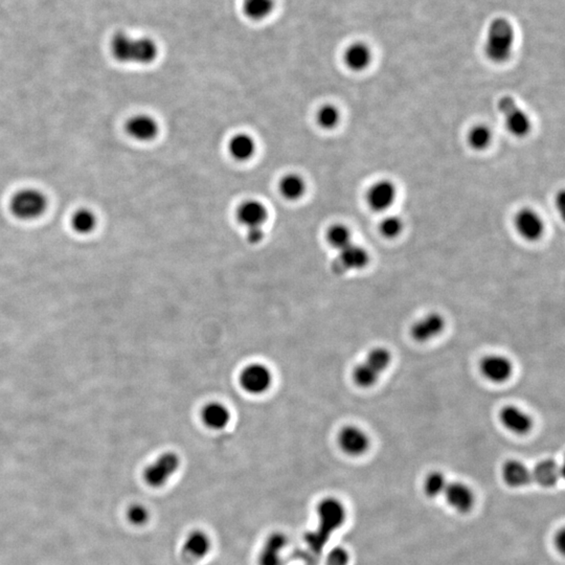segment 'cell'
<instances>
[{
  "mask_svg": "<svg viewBox=\"0 0 565 565\" xmlns=\"http://www.w3.org/2000/svg\"><path fill=\"white\" fill-rule=\"evenodd\" d=\"M396 193L395 186L391 181L382 180L377 182L369 190L366 196L369 206L374 211H386L395 201Z\"/></svg>",
  "mask_w": 565,
  "mask_h": 565,
  "instance_id": "cell-17",
  "label": "cell"
},
{
  "mask_svg": "<svg viewBox=\"0 0 565 565\" xmlns=\"http://www.w3.org/2000/svg\"><path fill=\"white\" fill-rule=\"evenodd\" d=\"M515 224L517 231L526 240L537 241L544 235V221L532 209H524L519 211Z\"/></svg>",
  "mask_w": 565,
  "mask_h": 565,
  "instance_id": "cell-16",
  "label": "cell"
},
{
  "mask_svg": "<svg viewBox=\"0 0 565 565\" xmlns=\"http://www.w3.org/2000/svg\"><path fill=\"white\" fill-rule=\"evenodd\" d=\"M319 526L306 535V542L312 551H319L327 544L334 531L341 528L346 519V510L339 499L328 497L317 506Z\"/></svg>",
  "mask_w": 565,
  "mask_h": 565,
  "instance_id": "cell-2",
  "label": "cell"
},
{
  "mask_svg": "<svg viewBox=\"0 0 565 565\" xmlns=\"http://www.w3.org/2000/svg\"><path fill=\"white\" fill-rule=\"evenodd\" d=\"M180 459L174 452H164L145 468L144 481L153 488L163 487L179 469Z\"/></svg>",
  "mask_w": 565,
  "mask_h": 565,
  "instance_id": "cell-6",
  "label": "cell"
},
{
  "mask_svg": "<svg viewBox=\"0 0 565 565\" xmlns=\"http://www.w3.org/2000/svg\"><path fill=\"white\" fill-rule=\"evenodd\" d=\"M499 419L504 426L513 434H529L533 429V420L526 411L514 405H506L499 413Z\"/></svg>",
  "mask_w": 565,
  "mask_h": 565,
  "instance_id": "cell-15",
  "label": "cell"
},
{
  "mask_svg": "<svg viewBox=\"0 0 565 565\" xmlns=\"http://www.w3.org/2000/svg\"><path fill=\"white\" fill-rule=\"evenodd\" d=\"M484 377L494 384H504L510 379L513 374V364L503 355H488L479 364Z\"/></svg>",
  "mask_w": 565,
  "mask_h": 565,
  "instance_id": "cell-11",
  "label": "cell"
},
{
  "mask_svg": "<svg viewBox=\"0 0 565 565\" xmlns=\"http://www.w3.org/2000/svg\"><path fill=\"white\" fill-rule=\"evenodd\" d=\"M47 197L36 189H24L15 193L10 201L11 213L17 219L31 221L38 219L46 211Z\"/></svg>",
  "mask_w": 565,
  "mask_h": 565,
  "instance_id": "cell-5",
  "label": "cell"
},
{
  "mask_svg": "<svg viewBox=\"0 0 565 565\" xmlns=\"http://www.w3.org/2000/svg\"><path fill=\"white\" fill-rule=\"evenodd\" d=\"M240 384L247 393L262 395L271 386L272 374L264 364H253L241 373Z\"/></svg>",
  "mask_w": 565,
  "mask_h": 565,
  "instance_id": "cell-8",
  "label": "cell"
},
{
  "mask_svg": "<svg viewBox=\"0 0 565 565\" xmlns=\"http://www.w3.org/2000/svg\"><path fill=\"white\" fill-rule=\"evenodd\" d=\"M287 544V538L282 533H274L267 538L260 556L259 564L260 565H282L281 551Z\"/></svg>",
  "mask_w": 565,
  "mask_h": 565,
  "instance_id": "cell-19",
  "label": "cell"
},
{
  "mask_svg": "<svg viewBox=\"0 0 565 565\" xmlns=\"http://www.w3.org/2000/svg\"><path fill=\"white\" fill-rule=\"evenodd\" d=\"M504 481L513 488H521L532 481V471L521 461L510 460L503 466Z\"/></svg>",
  "mask_w": 565,
  "mask_h": 565,
  "instance_id": "cell-20",
  "label": "cell"
},
{
  "mask_svg": "<svg viewBox=\"0 0 565 565\" xmlns=\"http://www.w3.org/2000/svg\"><path fill=\"white\" fill-rule=\"evenodd\" d=\"M211 550V539L204 531L196 530L191 532L184 544V553L190 559H202Z\"/></svg>",
  "mask_w": 565,
  "mask_h": 565,
  "instance_id": "cell-22",
  "label": "cell"
},
{
  "mask_svg": "<svg viewBox=\"0 0 565 565\" xmlns=\"http://www.w3.org/2000/svg\"><path fill=\"white\" fill-rule=\"evenodd\" d=\"M557 540H558L557 541L558 549H559V550H564V540H565L564 531H561V532H560V534L557 536Z\"/></svg>",
  "mask_w": 565,
  "mask_h": 565,
  "instance_id": "cell-37",
  "label": "cell"
},
{
  "mask_svg": "<svg viewBox=\"0 0 565 565\" xmlns=\"http://www.w3.org/2000/svg\"><path fill=\"white\" fill-rule=\"evenodd\" d=\"M514 41L515 31L512 24L506 18H495L488 28L486 56L494 63L506 62L512 56Z\"/></svg>",
  "mask_w": 565,
  "mask_h": 565,
  "instance_id": "cell-3",
  "label": "cell"
},
{
  "mask_svg": "<svg viewBox=\"0 0 565 565\" xmlns=\"http://www.w3.org/2000/svg\"><path fill=\"white\" fill-rule=\"evenodd\" d=\"M444 494L447 503L459 512H469L474 505V492L467 485L460 481L448 484Z\"/></svg>",
  "mask_w": 565,
  "mask_h": 565,
  "instance_id": "cell-18",
  "label": "cell"
},
{
  "mask_svg": "<svg viewBox=\"0 0 565 565\" xmlns=\"http://www.w3.org/2000/svg\"><path fill=\"white\" fill-rule=\"evenodd\" d=\"M402 221L397 217H387L380 224V233L386 238H395L402 231Z\"/></svg>",
  "mask_w": 565,
  "mask_h": 565,
  "instance_id": "cell-34",
  "label": "cell"
},
{
  "mask_svg": "<svg viewBox=\"0 0 565 565\" xmlns=\"http://www.w3.org/2000/svg\"><path fill=\"white\" fill-rule=\"evenodd\" d=\"M268 209L266 206L259 200L249 199L242 202L236 211V217L239 224L246 227V229L262 227L267 221Z\"/></svg>",
  "mask_w": 565,
  "mask_h": 565,
  "instance_id": "cell-12",
  "label": "cell"
},
{
  "mask_svg": "<svg viewBox=\"0 0 565 565\" xmlns=\"http://www.w3.org/2000/svg\"><path fill=\"white\" fill-rule=\"evenodd\" d=\"M447 481L442 472L434 471L427 476L425 479L424 489L426 494L431 497H436L444 494L447 488Z\"/></svg>",
  "mask_w": 565,
  "mask_h": 565,
  "instance_id": "cell-32",
  "label": "cell"
},
{
  "mask_svg": "<svg viewBox=\"0 0 565 565\" xmlns=\"http://www.w3.org/2000/svg\"><path fill=\"white\" fill-rule=\"evenodd\" d=\"M274 0H243V11L253 20H262L271 14Z\"/></svg>",
  "mask_w": 565,
  "mask_h": 565,
  "instance_id": "cell-28",
  "label": "cell"
},
{
  "mask_svg": "<svg viewBox=\"0 0 565 565\" xmlns=\"http://www.w3.org/2000/svg\"><path fill=\"white\" fill-rule=\"evenodd\" d=\"M316 119L319 125L324 129H333L341 121V112L335 106H323L317 112Z\"/></svg>",
  "mask_w": 565,
  "mask_h": 565,
  "instance_id": "cell-31",
  "label": "cell"
},
{
  "mask_svg": "<svg viewBox=\"0 0 565 565\" xmlns=\"http://www.w3.org/2000/svg\"><path fill=\"white\" fill-rule=\"evenodd\" d=\"M327 241L333 249L339 251L352 244V235L350 229L344 225H333L328 229Z\"/></svg>",
  "mask_w": 565,
  "mask_h": 565,
  "instance_id": "cell-29",
  "label": "cell"
},
{
  "mask_svg": "<svg viewBox=\"0 0 565 565\" xmlns=\"http://www.w3.org/2000/svg\"><path fill=\"white\" fill-rule=\"evenodd\" d=\"M126 132L135 141H151L159 134V125L156 119L148 114H137L128 119Z\"/></svg>",
  "mask_w": 565,
  "mask_h": 565,
  "instance_id": "cell-14",
  "label": "cell"
},
{
  "mask_svg": "<svg viewBox=\"0 0 565 565\" xmlns=\"http://www.w3.org/2000/svg\"><path fill=\"white\" fill-rule=\"evenodd\" d=\"M371 61H372V51L368 45L362 42L351 44L344 53V63L352 71H364L371 64Z\"/></svg>",
  "mask_w": 565,
  "mask_h": 565,
  "instance_id": "cell-23",
  "label": "cell"
},
{
  "mask_svg": "<svg viewBox=\"0 0 565 565\" xmlns=\"http://www.w3.org/2000/svg\"><path fill=\"white\" fill-rule=\"evenodd\" d=\"M109 49L112 57L124 64H151L159 55V47L152 39L135 38L125 33L116 34Z\"/></svg>",
  "mask_w": 565,
  "mask_h": 565,
  "instance_id": "cell-1",
  "label": "cell"
},
{
  "mask_svg": "<svg viewBox=\"0 0 565 565\" xmlns=\"http://www.w3.org/2000/svg\"><path fill=\"white\" fill-rule=\"evenodd\" d=\"M265 237V231H263V227H256V229H246V239L251 244H258Z\"/></svg>",
  "mask_w": 565,
  "mask_h": 565,
  "instance_id": "cell-36",
  "label": "cell"
},
{
  "mask_svg": "<svg viewBox=\"0 0 565 565\" xmlns=\"http://www.w3.org/2000/svg\"><path fill=\"white\" fill-rule=\"evenodd\" d=\"M328 565H346L349 564L348 551L342 548H335L329 553Z\"/></svg>",
  "mask_w": 565,
  "mask_h": 565,
  "instance_id": "cell-35",
  "label": "cell"
},
{
  "mask_svg": "<svg viewBox=\"0 0 565 565\" xmlns=\"http://www.w3.org/2000/svg\"><path fill=\"white\" fill-rule=\"evenodd\" d=\"M306 182L299 174H287L284 176L279 184L281 195L289 201L301 199L306 193Z\"/></svg>",
  "mask_w": 565,
  "mask_h": 565,
  "instance_id": "cell-26",
  "label": "cell"
},
{
  "mask_svg": "<svg viewBox=\"0 0 565 565\" xmlns=\"http://www.w3.org/2000/svg\"><path fill=\"white\" fill-rule=\"evenodd\" d=\"M339 444L349 456H358L366 454L370 447V438L364 431L354 425L344 427L339 434Z\"/></svg>",
  "mask_w": 565,
  "mask_h": 565,
  "instance_id": "cell-10",
  "label": "cell"
},
{
  "mask_svg": "<svg viewBox=\"0 0 565 565\" xmlns=\"http://www.w3.org/2000/svg\"><path fill=\"white\" fill-rule=\"evenodd\" d=\"M229 154L238 161H247L253 159L256 151L254 137L246 134L234 135L229 143Z\"/></svg>",
  "mask_w": 565,
  "mask_h": 565,
  "instance_id": "cell-24",
  "label": "cell"
},
{
  "mask_svg": "<svg viewBox=\"0 0 565 565\" xmlns=\"http://www.w3.org/2000/svg\"><path fill=\"white\" fill-rule=\"evenodd\" d=\"M201 418L209 429L220 431L229 425L231 413L222 403L211 402L202 409Z\"/></svg>",
  "mask_w": 565,
  "mask_h": 565,
  "instance_id": "cell-21",
  "label": "cell"
},
{
  "mask_svg": "<svg viewBox=\"0 0 565 565\" xmlns=\"http://www.w3.org/2000/svg\"><path fill=\"white\" fill-rule=\"evenodd\" d=\"M444 328L445 319L440 313H429L411 326V335L414 341L427 342L439 336Z\"/></svg>",
  "mask_w": 565,
  "mask_h": 565,
  "instance_id": "cell-13",
  "label": "cell"
},
{
  "mask_svg": "<svg viewBox=\"0 0 565 565\" xmlns=\"http://www.w3.org/2000/svg\"><path fill=\"white\" fill-rule=\"evenodd\" d=\"M499 111L505 118L508 129L515 136H526L531 130V121L528 114L521 109L511 96H506L499 100Z\"/></svg>",
  "mask_w": 565,
  "mask_h": 565,
  "instance_id": "cell-7",
  "label": "cell"
},
{
  "mask_svg": "<svg viewBox=\"0 0 565 565\" xmlns=\"http://www.w3.org/2000/svg\"><path fill=\"white\" fill-rule=\"evenodd\" d=\"M492 141V134L489 128L485 125H477L470 130L468 134V143L474 150H484L488 148Z\"/></svg>",
  "mask_w": 565,
  "mask_h": 565,
  "instance_id": "cell-30",
  "label": "cell"
},
{
  "mask_svg": "<svg viewBox=\"0 0 565 565\" xmlns=\"http://www.w3.org/2000/svg\"><path fill=\"white\" fill-rule=\"evenodd\" d=\"M391 362V354L386 348L372 349L366 359L355 366L353 380L359 387L368 389L377 384L381 374L389 368Z\"/></svg>",
  "mask_w": 565,
  "mask_h": 565,
  "instance_id": "cell-4",
  "label": "cell"
},
{
  "mask_svg": "<svg viewBox=\"0 0 565 565\" xmlns=\"http://www.w3.org/2000/svg\"><path fill=\"white\" fill-rule=\"evenodd\" d=\"M561 470L556 461L546 460L540 461L532 471V481L542 487H553L558 483Z\"/></svg>",
  "mask_w": 565,
  "mask_h": 565,
  "instance_id": "cell-25",
  "label": "cell"
},
{
  "mask_svg": "<svg viewBox=\"0 0 565 565\" xmlns=\"http://www.w3.org/2000/svg\"><path fill=\"white\" fill-rule=\"evenodd\" d=\"M370 256L364 247L350 244L346 249L339 251V256L332 263V270L335 274H348L353 270L362 269L368 265Z\"/></svg>",
  "mask_w": 565,
  "mask_h": 565,
  "instance_id": "cell-9",
  "label": "cell"
},
{
  "mask_svg": "<svg viewBox=\"0 0 565 565\" xmlns=\"http://www.w3.org/2000/svg\"><path fill=\"white\" fill-rule=\"evenodd\" d=\"M71 227L81 235H87L96 229L98 224L96 214L89 209H78L71 217Z\"/></svg>",
  "mask_w": 565,
  "mask_h": 565,
  "instance_id": "cell-27",
  "label": "cell"
},
{
  "mask_svg": "<svg viewBox=\"0 0 565 565\" xmlns=\"http://www.w3.org/2000/svg\"><path fill=\"white\" fill-rule=\"evenodd\" d=\"M149 511L145 506L135 504L129 506L127 511L128 521L134 526H143L149 521Z\"/></svg>",
  "mask_w": 565,
  "mask_h": 565,
  "instance_id": "cell-33",
  "label": "cell"
}]
</instances>
